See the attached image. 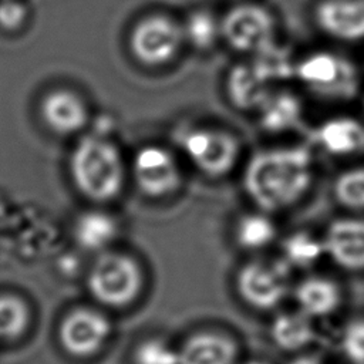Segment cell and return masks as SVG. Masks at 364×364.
<instances>
[{
    "mask_svg": "<svg viewBox=\"0 0 364 364\" xmlns=\"http://www.w3.org/2000/svg\"><path fill=\"white\" fill-rule=\"evenodd\" d=\"M313 183V159L304 146H280L255 152L243 172V189L263 212L297 203Z\"/></svg>",
    "mask_w": 364,
    "mask_h": 364,
    "instance_id": "cell-1",
    "label": "cell"
},
{
    "mask_svg": "<svg viewBox=\"0 0 364 364\" xmlns=\"http://www.w3.org/2000/svg\"><path fill=\"white\" fill-rule=\"evenodd\" d=\"M70 173L77 191L102 203L115 199L125 182V165L119 148L100 135L78 141L70 156Z\"/></svg>",
    "mask_w": 364,
    "mask_h": 364,
    "instance_id": "cell-2",
    "label": "cell"
},
{
    "mask_svg": "<svg viewBox=\"0 0 364 364\" xmlns=\"http://www.w3.org/2000/svg\"><path fill=\"white\" fill-rule=\"evenodd\" d=\"M144 284L138 262L124 253L102 252L87 274L90 296L102 306L121 309L131 306Z\"/></svg>",
    "mask_w": 364,
    "mask_h": 364,
    "instance_id": "cell-3",
    "label": "cell"
},
{
    "mask_svg": "<svg viewBox=\"0 0 364 364\" xmlns=\"http://www.w3.org/2000/svg\"><path fill=\"white\" fill-rule=\"evenodd\" d=\"M294 75L314 94L348 101L360 91V73L353 61L331 53L316 51L296 64Z\"/></svg>",
    "mask_w": 364,
    "mask_h": 364,
    "instance_id": "cell-4",
    "label": "cell"
},
{
    "mask_svg": "<svg viewBox=\"0 0 364 364\" xmlns=\"http://www.w3.org/2000/svg\"><path fill=\"white\" fill-rule=\"evenodd\" d=\"M185 41L183 27L166 14H149L131 28L128 47L132 57L145 67L171 63Z\"/></svg>",
    "mask_w": 364,
    "mask_h": 364,
    "instance_id": "cell-5",
    "label": "cell"
},
{
    "mask_svg": "<svg viewBox=\"0 0 364 364\" xmlns=\"http://www.w3.org/2000/svg\"><path fill=\"white\" fill-rule=\"evenodd\" d=\"M220 37L232 50L255 55L274 44L276 20L263 6L242 3L220 20Z\"/></svg>",
    "mask_w": 364,
    "mask_h": 364,
    "instance_id": "cell-6",
    "label": "cell"
},
{
    "mask_svg": "<svg viewBox=\"0 0 364 364\" xmlns=\"http://www.w3.org/2000/svg\"><path fill=\"white\" fill-rule=\"evenodd\" d=\"M290 272L283 259L247 262L236 274L237 294L253 309L272 310L289 294Z\"/></svg>",
    "mask_w": 364,
    "mask_h": 364,
    "instance_id": "cell-7",
    "label": "cell"
},
{
    "mask_svg": "<svg viewBox=\"0 0 364 364\" xmlns=\"http://www.w3.org/2000/svg\"><path fill=\"white\" fill-rule=\"evenodd\" d=\"M181 145L195 168L210 178L228 175L240 155L237 136L220 128L189 129Z\"/></svg>",
    "mask_w": 364,
    "mask_h": 364,
    "instance_id": "cell-8",
    "label": "cell"
},
{
    "mask_svg": "<svg viewBox=\"0 0 364 364\" xmlns=\"http://www.w3.org/2000/svg\"><path fill=\"white\" fill-rule=\"evenodd\" d=\"M112 333V324L101 311L77 307L65 313L57 327V340L64 353L88 358L101 351Z\"/></svg>",
    "mask_w": 364,
    "mask_h": 364,
    "instance_id": "cell-9",
    "label": "cell"
},
{
    "mask_svg": "<svg viewBox=\"0 0 364 364\" xmlns=\"http://www.w3.org/2000/svg\"><path fill=\"white\" fill-rule=\"evenodd\" d=\"M131 172L138 191L152 199L169 196L182 185V173L175 156L159 145L139 148L134 155Z\"/></svg>",
    "mask_w": 364,
    "mask_h": 364,
    "instance_id": "cell-10",
    "label": "cell"
},
{
    "mask_svg": "<svg viewBox=\"0 0 364 364\" xmlns=\"http://www.w3.org/2000/svg\"><path fill=\"white\" fill-rule=\"evenodd\" d=\"M321 239L324 255L333 263L350 272L364 270V218H338Z\"/></svg>",
    "mask_w": 364,
    "mask_h": 364,
    "instance_id": "cell-11",
    "label": "cell"
},
{
    "mask_svg": "<svg viewBox=\"0 0 364 364\" xmlns=\"http://www.w3.org/2000/svg\"><path fill=\"white\" fill-rule=\"evenodd\" d=\"M314 16L321 31L336 40H364V0H321Z\"/></svg>",
    "mask_w": 364,
    "mask_h": 364,
    "instance_id": "cell-12",
    "label": "cell"
},
{
    "mask_svg": "<svg viewBox=\"0 0 364 364\" xmlns=\"http://www.w3.org/2000/svg\"><path fill=\"white\" fill-rule=\"evenodd\" d=\"M273 81L255 63L235 64L226 77V92L229 101L242 111H257L273 92Z\"/></svg>",
    "mask_w": 364,
    "mask_h": 364,
    "instance_id": "cell-13",
    "label": "cell"
},
{
    "mask_svg": "<svg viewBox=\"0 0 364 364\" xmlns=\"http://www.w3.org/2000/svg\"><path fill=\"white\" fill-rule=\"evenodd\" d=\"M41 117L53 132L70 135L85 127L88 108L78 94L70 90H55L41 101Z\"/></svg>",
    "mask_w": 364,
    "mask_h": 364,
    "instance_id": "cell-14",
    "label": "cell"
},
{
    "mask_svg": "<svg viewBox=\"0 0 364 364\" xmlns=\"http://www.w3.org/2000/svg\"><path fill=\"white\" fill-rule=\"evenodd\" d=\"M237 355L236 341L215 331L195 333L178 347L179 364H236Z\"/></svg>",
    "mask_w": 364,
    "mask_h": 364,
    "instance_id": "cell-15",
    "label": "cell"
},
{
    "mask_svg": "<svg viewBox=\"0 0 364 364\" xmlns=\"http://www.w3.org/2000/svg\"><path fill=\"white\" fill-rule=\"evenodd\" d=\"M323 149L334 156H350L364 151V122L341 115L324 121L316 132Z\"/></svg>",
    "mask_w": 364,
    "mask_h": 364,
    "instance_id": "cell-16",
    "label": "cell"
},
{
    "mask_svg": "<svg viewBox=\"0 0 364 364\" xmlns=\"http://www.w3.org/2000/svg\"><path fill=\"white\" fill-rule=\"evenodd\" d=\"M297 309L311 318L327 317L334 313L341 303L340 286L323 276H309L303 279L293 291Z\"/></svg>",
    "mask_w": 364,
    "mask_h": 364,
    "instance_id": "cell-17",
    "label": "cell"
},
{
    "mask_svg": "<svg viewBox=\"0 0 364 364\" xmlns=\"http://www.w3.org/2000/svg\"><path fill=\"white\" fill-rule=\"evenodd\" d=\"M117 219L104 210L82 212L74 222L73 237L77 246L85 252L102 253L118 237Z\"/></svg>",
    "mask_w": 364,
    "mask_h": 364,
    "instance_id": "cell-18",
    "label": "cell"
},
{
    "mask_svg": "<svg viewBox=\"0 0 364 364\" xmlns=\"http://www.w3.org/2000/svg\"><path fill=\"white\" fill-rule=\"evenodd\" d=\"M259 124L269 134H282L296 128L303 118L300 98L290 91H273L257 109Z\"/></svg>",
    "mask_w": 364,
    "mask_h": 364,
    "instance_id": "cell-19",
    "label": "cell"
},
{
    "mask_svg": "<svg viewBox=\"0 0 364 364\" xmlns=\"http://www.w3.org/2000/svg\"><path fill=\"white\" fill-rule=\"evenodd\" d=\"M310 316L299 309L280 313L270 326L273 343L283 351H300L314 340V324Z\"/></svg>",
    "mask_w": 364,
    "mask_h": 364,
    "instance_id": "cell-20",
    "label": "cell"
},
{
    "mask_svg": "<svg viewBox=\"0 0 364 364\" xmlns=\"http://www.w3.org/2000/svg\"><path fill=\"white\" fill-rule=\"evenodd\" d=\"M31 321L30 306L26 299L13 291L0 293V343L20 340Z\"/></svg>",
    "mask_w": 364,
    "mask_h": 364,
    "instance_id": "cell-21",
    "label": "cell"
},
{
    "mask_svg": "<svg viewBox=\"0 0 364 364\" xmlns=\"http://www.w3.org/2000/svg\"><path fill=\"white\" fill-rule=\"evenodd\" d=\"M274 237V222L263 210L243 215L235 226V240L245 250L264 249Z\"/></svg>",
    "mask_w": 364,
    "mask_h": 364,
    "instance_id": "cell-22",
    "label": "cell"
},
{
    "mask_svg": "<svg viewBox=\"0 0 364 364\" xmlns=\"http://www.w3.org/2000/svg\"><path fill=\"white\" fill-rule=\"evenodd\" d=\"M283 260L290 269H309L324 256L323 239L309 232H296L282 245Z\"/></svg>",
    "mask_w": 364,
    "mask_h": 364,
    "instance_id": "cell-23",
    "label": "cell"
},
{
    "mask_svg": "<svg viewBox=\"0 0 364 364\" xmlns=\"http://www.w3.org/2000/svg\"><path fill=\"white\" fill-rule=\"evenodd\" d=\"M183 37L196 50L212 48L220 37V21L206 10H196L185 21Z\"/></svg>",
    "mask_w": 364,
    "mask_h": 364,
    "instance_id": "cell-24",
    "label": "cell"
},
{
    "mask_svg": "<svg viewBox=\"0 0 364 364\" xmlns=\"http://www.w3.org/2000/svg\"><path fill=\"white\" fill-rule=\"evenodd\" d=\"M333 193L343 208L364 212V165L343 171L334 181Z\"/></svg>",
    "mask_w": 364,
    "mask_h": 364,
    "instance_id": "cell-25",
    "label": "cell"
},
{
    "mask_svg": "<svg viewBox=\"0 0 364 364\" xmlns=\"http://www.w3.org/2000/svg\"><path fill=\"white\" fill-rule=\"evenodd\" d=\"M132 360L134 364H179L178 348L159 337L142 340L135 347Z\"/></svg>",
    "mask_w": 364,
    "mask_h": 364,
    "instance_id": "cell-26",
    "label": "cell"
},
{
    "mask_svg": "<svg viewBox=\"0 0 364 364\" xmlns=\"http://www.w3.org/2000/svg\"><path fill=\"white\" fill-rule=\"evenodd\" d=\"M341 350L351 364H364V318H354L344 327Z\"/></svg>",
    "mask_w": 364,
    "mask_h": 364,
    "instance_id": "cell-27",
    "label": "cell"
},
{
    "mask_svg": "<svg viewBox=\"0 0 364 364\" xmlns=\"http://www.w3.org/2000/svg\"><path fill=\"white\" fill-rule=\"evenodd\" d=\"M26 18V9L14 0H4L0 3V27L4 30L18 28Z\"/></svg>",
    "mask_w": 364,
    "mask_h": 364,
    "instance_id": "cell-28",
    "label": "cell"
},
{
    "mask_svg": "<svg viewBox=\"0 0 364 364\" xmlns=\"http://www.w3.org/2000/svg\"><path fill=\"white\" fill-rule=\"evenodd\" d=\"M290 364H323V361L314 355H303L293 360Z\"/></svg>",
    "mask_w": 364,
    "mask_h": 364,
    "instance_id": "cell-29",
    "label": "cell"
},
{
    "mask_svg": "<svg viewBox=\"0 0 364 364\" xmlns=\"http://www.w3.org/2000/svg\"><path fill=\"white\" fill-rule=\"evenodd\" d=\"M246 364H267V363H264V361H262V360H253V361H249V363H246Z\"/></svg>",
    "mask_w": 364,
    "mask_h": 364,
    "instance_id": "cell-30",
    "label": "cell"
}]
</instances>
